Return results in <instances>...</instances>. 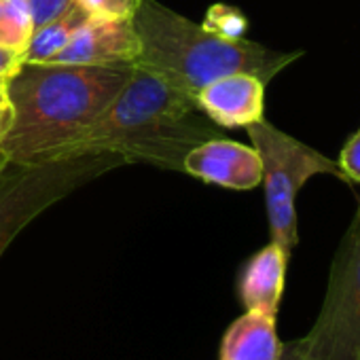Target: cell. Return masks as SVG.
Returning a JSON list of instances; mask_svg holds the SVG:
<instances>
[{
	"mask_svg": "<svg viewBox=\"0 0 360 360\" xmlns=\"http://www.w3.org/2000/svg\"><path fill=\"white\" fill-rule=\"evenodd\" d=\"M210 138L221 134L193 98L134 66L131 79L115 100L49 161L112 153L127 163L142 161L183 172L187 153Z\"/></svg>",
	"mask_w": 360,
	"mask_h": 360,
	"instance_id": "obj_1",
	"label": "cell"
},
{
	"mask_svg": "<svg viewBox=\"0 0 360 360\" xmlns=\"http://www.w3.org/2000/svg\"><path fill=\"white\" fill-rule=\"evenodd\" d=\"M134 64H22L7 81L13 123L0 150L13 163H43L83 131L127 85Z\"/></svg>",
	"mask_w": 360,
	"mask_h": 360,
	"instance_id": "obj_2",
	"label": "cell"
},
{
	"mask_svg": "<svg viewBox=\"0 0 360 360\" xmlns=\"http://www.w3.org/2000/svg\"><path fill=\"white\" fill-rule=\"evenodd\" d=\"M131 22L140 41L134 66L193 100L202 87L231 72H250L267 85L303 56V51H274L248 39L219 37L159 0H138Z\"/></svg>",
	"mask_w": 360,
	"mask_h": 360,
	"instance_id": "obj_3",
	"label": "cell"
},
{
	"mask_svg": "<svg viewBox=\"0 0 360 360\" xmlns=\"http://www.w3.org/2000/svg\"><path fill=\"white\" fill-rule=\"evenodd\" d=\"M112 153H94L43 163L7 161L0 169V257L41 212L98 176L125 165Z\"/></svg>",
	"mask_w": 360,
	"mask_h": 360,
	"instance_id": "obj_4",
	"label": "cell"
},
{
	"mask_svg": "<svg viewBox=\"0 0 360 360\" xmlns=\"http://www.w3.org/2000/svg\"><path fill=\"white\" fill-rule=\"evenodd\" d=\"M246 131L263 165L261 183L265 185V206L271 242L290 257L299 242L295 202L301 187L318 174H328L345 180V183H349V180L337 161L299 142L265 119L248 125Z\"/></svg>",
	"mask_w": 360,
	"mask_h": 360,
	"instance_id": "obj_5",
	"label": "cell"
},
{
	"mask_svg": "<svg viewBox=\"0 0 360 360\" xmlns=\"http://www.w3.org/2000/svg\"><path fill=\"white\" fill-rule=\"evenodd\" d=\"M301 339L314 360H360V202L335 252L320 314Z\"/></svg>",
	"mask_w": 360,
	"mask_h": 360,
	"instance_id": "obj_6",
	"label": "cell"
},
{
	"mask_svg": "<svg viewBox=\"0 0 360 360\" xmlns=\"http://www.w3.org/2000/svg\"><path fill=\"white\" fill-rule=\"evenodd\" d=\"M183 172L208 185L233 191L257 189L263 180V165L257 148L227 138H210L191 148L183 161Z\"/></svg>",
	"mask_w": 360,
	"mask_h": 360,
	"instance_id": "obj_7",
	"label": "cell"
},
{
	"mask_svg": "<svg viewBox=\"0 0 360 360\" xmlns=\"http://www.w3.org/2000/svg\"><path fill=\"white\" fill-rule=\"evenodd\" d=\"M140 41L131 20H89L49 62L75 66L134 64Z\"/></svg>",
	"mask_w": 360,
	"mask_h": 360,
	"instance_id": "obj_8",
	"label": "cell"
},
{
	"mask_svg": "<svg viewBox=\"0 0 360 360\" xmlns=\"http://www.w3.org/2000/svg\"><path fill=\"white\" fill-rule=\"evenodd\" d=\"M265 83L250 72L225 75L195 96L198 108L219 127H248L263 119Z\"/></svg>",
	"mask_w": 360,
	"mask_h": 360,
	"instance_id": "obj_9",
	"label": "cell"
},
{
	"mask_svg": "<svg viewBox=\"0 0 360 360\" xmlns=\"http://www.w3.org/2000/svg\"><path fill=\"white\" fill-rule=\"evenodd\" d=\"M288 259L290 257L278 244L269 242L244 263L238 278V295L244 309L278 316Z\"/></svg>",
	"mask_w": 360,
	"mask_h": 360,
	"instance_id": "obj_10",
	"label": "cell"
},
{
	"mask_svg": "<svg viewBox=\"0 0 360 360\" xmlns=\"http://www.w3.org/2000/svg\"><path fill=\"white\" fill-rule=\"evenodd\" d=\"M280 356L276 316L265 311L246 309L221 339L219 360H280Z\"/></svg>",
	"mask_w": 360,
	"mask_h": 360,
	"instance_id": "obj_11",
	"label": "cell"
},
{
	"mask_svg": "<svg viewBox=\"0 0 360 360\" xmlns=\"http://www.w3.org/2000/svg\"><path fill=\"white\" fill-rule=\"evenodd\" d=\"M89 20L91 18L79 5H75L62 18L37 28L24 51V64H41V62H49L51 58H56L70 43L77 30Z\"/></svg>",
	"mask_w": 360,
	"mask_h": 360,
	"instance_id": "obj_12",
	"label": "cell"
},
{
	"mask_svg": "<svg viewBox=\"0 0 360 360\" xmlns=\"http://www.w3.org/2000/svg\"><path fill=\"white\" fill-rule=\"evenodd\" d=\"M34 32L28 0H3L0 7V45L26 51Z\"/></svg>",
	"mask_w": 360,
	"mask_h": 360,
	"instance_id": "obj_13",
	"label": "cell"
},
{
	"mask_svg": "<svg viewBox=\"0 0 360 360\" xmlns=\"http://www.w3.org/2000/svg\"><path fill=\"white\" fill-rule=\"evenodd\" d=\"M202 26L219 37H225V39H244V34L248 30V20L244 13H240L233 7L214 5L208 9L206 22Z\"/></svg>",
	"mask_w": 360,
	"mask_h": 360,
	"instance_id": "obj_14",
	"label": "cell"
},
{
	"mask_svg": "<svg viewBox=\"0 0 360 360\" xmlns=\"http://www.w3.org/2000/svg\"><path fill=\"white\" fill-rule=\"evenodd\" d=\"M91 20H131L138 0H77Z\"/></svg>",
	"mask_w": 360,
	"mask_h": 360,
	"instance_id": "obj_15",
	"label": "cell"
},
{
	"mask_svg": "<svg viewBox=\"0 0 360 360\" xmlns=\"http://www.w3.org/2000/svg\"><path fill=\"white\" fill-rule=\"evenodd\" d=\"M30 11H32V22H34V30L62 18L66 11H70L77 0H28Z\"/></svg>",
	"mask_w": 360,
	"mask_h": 360,
	"instance_id": "obj_16",
	"label": "cell"
},
{
	"mask_svg": "<svg viewBox=\"0 0 360 360\" xmlns=\"http://www.w3.org/2000/svg\"><path fill=\"white\" fill-rule=\"evenodd\" d=\"M349 183H360V129L345 142L337 161Z\"/></svg>",
	"mask_w": 360,
	"mask_h": 360,
	"instance_id": "obj_17",
	"label": "cell"
},
{
	"mask_svg": "<svg viewBox=\"0 0 360 360\" xmlns=\"http://www.w3.org/2000/svg\"><path fill=\"white\" fill-rule=\"evenodd\" d=\"M24 64V53L0 45V83H7Z\"/></svg>",
	"mask_w": 360,
	"mask_h": 360,
	"instance_id": "obj_18",
	"label": "cell"
},
{
	"mask_svg": "<svg viewBox=\"0 0 360 360\" xmlns=\"http://www.w3.org/2000/svg\"><path fill=\"white\" fill-rule=\"evenodd\" d=\"M13 123V106L7 94V83H0V142L9 134Z\"/></svg>",
	"mask_w": 360,
	"mask_h": 360,
	"instance_id": "obj_19",
	"label": "cell"
},
{
	"mask_svg": "<svg viewBox=\"0 0 360 360\" xmlns=\"http://www.w3.org/2000/svg\"><path fill=\"white\" fill-rule=\"evenodd\" d=\"M280 360H314L309 352L303 345V339H292L288 343H282V356Z\"/></svg>",
	"mask_w": 360,
	"mask_h": 360,
	"instance_id": "obj_20",
	"label": "cell"
},
{
	"mask_svg": "<svg viewBox=\"0 0 360 360\" xmlns=\"http://www.w3.org/2000/svg\"><path fill=\"white\" fill-rule=\"evenodd\" d=\"M7 161H9V159L5 157V153H3V150H0V169H3V165H5Z\"/></svg>",
	"mask_w": 360,
	"mask_h": 360,
	"instance_id": "obj_21",
	"label": "cell"
},
{
	"mask_svg": "<svg viewBox=\"0 0 360 360\" xmlns=\"http://www.w3.org/2000/svg\"><path fill=\"white\" fill-rule=\"evenodd\" d=\"M0 7H3V0H0Z\"/></svg>",
	"mask_w": 360,
	"mask_h": 360,
	"instance_id": "obj_22",
	"label": "cell"
}]
</instances>
